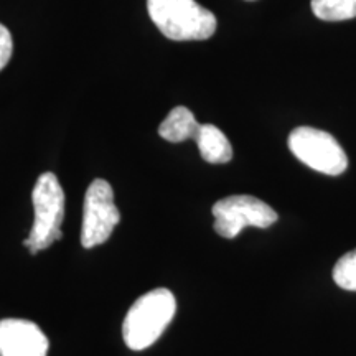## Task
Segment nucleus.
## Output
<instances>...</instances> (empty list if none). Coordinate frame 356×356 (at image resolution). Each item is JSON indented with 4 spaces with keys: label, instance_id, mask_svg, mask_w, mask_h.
I'll list each match as a JSON object with an SVG mask.
<instances>
[{
    "label": "nucleus",
    "instance_id": "nucleus-12",
    "mask_svg": "<svg viewBox=\"0 0 356 356\" xmlns=\"http://www.w3.org/2000/svg\"><path fill=\"white\" fill-rule=\"evenodd\" d=\"M12 51H13L12 35L8 32L6 25L0 24V71L6 68L8 61H10Z\"/></svg>",
    "mask_w": 356,
    "mask_h": 356
},
{
    "label": "nucleus",
    "instance_id": "nucleus-11",
    "mask_svg": "<svg viewBox=\"0 0 356 356\" xmlns=\"http://www.w3.org/2000/svg\"><path fill=\"white\" fill-rule=\"evenodd\" d=\"M333 280L338 287L356 292V249L338 259L333 267Z\"/></svg>",
    "mask_w": 356,
    "mask_h": 356
},
{
    "label": "nucleus",
    "instance_id": "nucleus-9",
    "mask_svg": "<svg viewBox=\"0 0 356 356\" xmlns=\"http://www.w3.org/2000/svg\"><path fill=\"white\" fill-rule=\"evenodd\" d=\"M200 126L202 124L197 122L193 113L188 108L177 106L170 111L165 121L160 124L159 136L168 142L178 144V142H185L188 139H197Z\"/></svg>",
    "mask_w": 356,
    "mask_h": 356
},
{
    "label": "nucleus",
    "instance_id": "nucleus-10",
    "mask_svg": "<svg viewBox=\"0 0 356 356\" xmlns=\"http://www.w3.org/2000/svg\"><path fill=\"white\" fill-rule=\"evenodd\" d=\"M312 12L325 22H343L356 17V0H312Z\"/></svg>",
    "mask_w": 356,
    "mask_h": 356
},
{
    "label": "nucleus",
    "instance_id": "nucleus-2",
    "mask_svg": "<svg viewBox=\"0 0 356 356\" xmlns=\"http://www.w3.org/2000/svg\"><path fill=\"white\" fill-rule=\"evenodd\" d=\"M177 310V302L168 289H154L134 302L122 325L124 341L129 348H149L165 332Z\"/></svg>",
    "mask_w": 356,
    "mask_h": 356
},
{
    "label": "nucleus",
    "instance_id": "nucleus-7",
    "mask_svg": "<svg viewBox=\"0 0 356 356\" xmlns=\"http://www.w3.org/2000/svg\"><path fill=\"white\" fill-rule=\"evenodd\" d=\"M50 341L37 323L22 318L0 320V356H47Z\"/></svg>",
    "mask_w": 356,
    "mask_h": 356
},
{
    "label": "nucleus",
    "instance_id": "nucleus-1",
    "mask_svg": "<svg viewBox=\"0 0 356 356\" xmlns=\"http://www.w3.org/2000/svg\"><path fill=\"white\" fill-rule=\"evenodd\" d=\"M150 20L173 42L208 40L216 32V17L195 0H147Z\"/></svg>",
    "mask_w": 356,
    "mask_h": 356
},
{
    "label": "nucleus",
    "instance_id": "nucleus-3",
    "mask_svg": "<svg viewBox=\"0 0 356 356\" xmlns=\"http://www.w3.org/2000/svg\"><path fill=\"white\" fill-rule=\"evenodd\" d=\"M32 202L35 208V221L29 238L24 244L32 254L50 248L63 238L61 222L65 218V191L55 173L47 172L38 177L35 184Z\"/></svg>",
    "mask_w": 356,
    "mask_h": 356
},
{
    "label": "nucleus",
    "instance_id": "nucleus-6",
    "mask_svg": "<svg viewBox=\"0 0 356 356\" xmlns=\"http://www.w3.org/2000/svg\"><path fill=\"white\" fill-rule=\"evenodd\" d=\"M121 220V213L114 203V191L106 180L92 181L84 197L81 244L91 249L106 243Z\"/></svg>",
    "mask_w": 356,
    "mask_h": 356
},
{
    "label": "nucleus",
    "instance_id": "nucleus-5",
    "mask_svg": "<svg viewBox=\"0 0 356 356\" xmlns=\"http://www.w3.org/2000/svg\"><path fill=\"white\" fill-rule=\"evenodd\" d=\"M215 231L222 238L234 239L244 228H269L277 221L269 204L251 195H233L213 204Z\"/></svg>",
    "mask_w": 356,
    "mask_h": 356
},
{
    "label": "nucleus",
    "instance_id": "nucleus-4",
    "mask_svg": "<svg viewBox=\"0 0 356 356\" xmlns=\"http://www.w3.org/2000/svg\"><path fill=\"white\" fill-rule=\"evenodd\" d=\"M291 152L310 167L312 170L325 175H341L348 167L343 147L332 134L314 127H297L289 136Z\"/></svg>",
    "mask_w": 356,
    "mask_h": 356
},
{
    "label": "nucleus",
    "instance_id": "nucleus-8",
    "mask_svg": "<svg viewBox=\"0 0 356 356\" xmlns=\"http://www.w3.org/2000/svg\"><path fill=\"white\" fill-rule=\"evenodd\" d=\"M197 144L200 155L208 163H228L233 159V147L228 137L213 124H202L200 126Z\"/></svg>",
    "mask_w": 356,
    "mask_h": 356
}]
</instances>
